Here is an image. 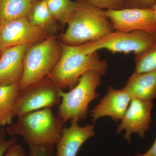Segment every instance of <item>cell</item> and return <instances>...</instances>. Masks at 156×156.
I'll use <instances>...</instances> for the list:
<instances>
[{"label": "cell", "instance_id": "6da1fadb", "mask_svg": "<svg viewBox=\"0 0 156 156\" xmlns=\"http://www.w3.org/2000/svg\"><path fill=\"white\" fill-rule=\"evenodd\" d=\"M60 43L62 53L59 61L46 77L59 89H72L82 75L88 71H95L101 76L105 73L107 62L101 59L97 52L88 53L83 44L71 46Z\"/></svg>", "mask_w": 156, "mask_h": 156}, {"label": "cell", "instance_id": "7a4b0ae2", "mask_svg": "<svg viewBox=\"0 0 156 156\" xmlns=\"http://www.w3.org/2000/svg\"><path fill=\"white\" fill-rule=\"evenodd\" d=\"M6 128L11 136L19 135L29 146L54 145L61 137L65 123L51 108L27 113L17 117Z\"/></svg>", "mask_w": 156, "mask_h": 156}, {"label": "cell", "instance_id": "3957f363", "mask_svg": "<svg viewBox=\"0 0 156 156\" xmlns=\"http://www.w3.org/2000/svg\"><path fill=\"white\" fill-rule=\"evenodd\" d=\"M77 2V7L68 21L67 28L60 36L62 43L79 46L99 40L114 31L103 10L84 0Z\"/></svg>", "mask_w": 156, "mask_h": 156}, {"label": "cell", "instance_id": "277c9868", "mask_svg": "<svg viewBox=\"0 0 156 156\" xmlns=\"http://www.w3.org/2000/svg\"><path fill=\"white\" fill-rule=\"evenodd\" d=\"M61 53V43L54 35L29 46L23 57L20 91L47 77L56 66Z\"/></svg>", "mask_w": 156, "mask_h": 156}, {"label": "cell", "instance_id": "5b68a950", "mask_svg": "<svg viewBox=\"0 0 156 156\" xmlns=\"http://www.w3.org/2000/svg\"><path fill=\"white\" fill-rule=\"evenodd\" d=\"M101 76L95 71H88L69 92L60 90L58 116L64 123L69 120L79 122L87 118L89 103L99 96L96 89L101 83Z\"/></svg>", "mask_w": 156, "mask_h": 156}, {"label": "cell", "instance_id": "8992f818", "mask_svg": "<svg viewBox=\"0 0 156 156\" xmlns=\"http://www.w3.org/2000/svg\"><path fill=\"white\" fill-rule=\"evenodd\" d=\"M155 44L156 33L136 30L129 32L114 31L99 40L83 45L89 53L105 49L113 53H133L136 55L146 51Z\"/></svg>", "mask_w": 156, "mask_h": 156}, {"label": "cell", "instance_id": "52a82bcc", "mask_svg": "<svg viewBox=\"0 0 156 156\" xmlns=\"http://www.w3.org/2000/svg\"><path fill=\"white\" fill-rule=\"evenodd\" d=\"M61 90L53 81L46 78L20 90L14 104L15 117L59 104Z\"/></svg>", "mask_w": 156, "mask_h": 156}, {"label": "cell", "instance_id": "ba28073f", "mask_svg": "<svg viewBox=\"0 0 156 156\" xmlns=\"http://www.w3.org/2000/svg\"><path fill=\"white\" fill-rule=\"evenodd\" d=\"M50 35L34 26L26 17L0 23V50L14 46H30L47 38Z\"/></svg>", "mask_w": 156, "mask_h": 156}, {"label": "cell", "instance_id": "9c48e42d", "mask_svg": "<svg viewBox=\"0 0 156 156\" xmlns=\"http://www.w3.org/2000/svg\"><path fill=\"white\" fill-rule=\"evenodd\" d=\"M104 14L111 23L114 31L143 30L156 33V19L152 9H126L105 10Z\"/></svg>", "mask_w": 156, "mask_h": 156}, {"label": "cell", "instance_id": "30bf717a", "mask_svg": "<svg viewBox=\"0 0 156 156\" xmlns=\"http://www.w3.org/2000/svg\"><path fill=\"white\" fill-rule=\"evenodd\" d=\"M154 106L153 101L132 98L125 115L117 127V133L126 131L124 138L129 143L131 142V135L134 133L138 134L140 138H144L151 123V112Z\"/></svg>", "mask_w": 156, "mask_h": 156}, {"label": "cell", "instance_id": "8fae6325", "mask_svg": "<svg viewBox=\"0 0 156 156\" xmlns=\"http://www.w3.org/2000/svg\"><path fill=\"white\" fill-rule=\"evenodd\" d=\"M132 97L125 88L115 89L111 87L106 95L90 112L92 122L95 123L100 118L110 117L117 122L122 120L131 102Z\"/></svg>", "mask_w": 156, "mask_h": 156}, {"label": "cell", "instance_id": "7c38bea8", "mask_svg": "<svg viewBox=\"0 0 156 156\" xmlns=\"http://www.w3.org/2000/svg\"><path fill=\"white\" fill-rule=\"evenodd\" d=\"M95 135L93 125L87 124L83 127L71 121L69 127L63 128L61 137L56 144V156H76L84 143Z\"/></svg>", "mask_w": 156, "mask_h": 156}, {"label": "cell", "instance_id": "4fadbf2b", "mask_svg": "<svg viewBox=\"0 0 156 156\" xmlns=\"http://www.w3.org/2000/svg\"><path fill=\"white\" fill-rule=\"evenodd\" d=\"M29 46L6 48L0 54V86L19 84L23 73V60Z\"/></svg>", "mask_w": 156, "mask_h": 156}, {"label": "cell", "instance_id": "5bb4252c", "mask_svg": "<svg viewBox=\"0 0 156 156\" xmlns=\"http://www.w3.org/2000/svg\"><path fill=\"white\" fill-rule=\"evenodd\" d=\"M124 88L132 98L152 101L156 98V69L139 74H132Z\"/></svg>", "mask_w": 156, "mask_h": 156}, {"label": "cell", "instance_id": "9a60e30c", "mask_svg": "<svg viewBox=\"0 0 156 156\" xmlns=\"http://www.w3.org/2000/svg\"><path fill=\"white\" fill-rule=\"evenodd\" d=\"M20 91L19 84L0 86V128L13 124L14 104Z\"/></svg>", "mask_w": 156, "mask_h": 156}, {"label": "cell", "instance_id": "2e32d148", "mask_svg": "<svg viewBox=\"0 0 156 156\" xmlns=\"http://www.w3.org/2000/svg\"><path fill=\"white\" fill-rule=\"evenodd\" d=\"M27 19L32 25L46 31L50 35L58 31L59 26L49 9L45 0L34 3Z\"/></svg>", "mask_w": 156, "mask_h": 156}, {"label": "cell", "instance_id": "e0dca14e", "mask_svg": "<svg viewBox=\"0 0 156 156\" xmlns=\"http://www.w3.org/2000/svg\"><path fill=\"white\" fill-rule=\"evenodd\" d=\"M35 0H0V23L27 18Z\"/></svg>", "mask_w": 156, "mask_h": 156}, {"label": "cell", "instance_id": "ac0fdd59", "mask_svg": "<svg viewBox=\"0 0 156 156\" xmlns=\"http://www.w3.org/2000/svg\"><path fill=\"white\" fill-rule=\"evenodd\" d=\"M48 9L54 19L64 26L77 7V2L72 0H45Z\"/></svg>", "mask_w": 156, "mask_h": 156}, {"label": "cell", "instance_id": "d6986e66", "mask_svg": "<svg viewBox=\"0 0 156 156\" xmlns=\"http://www.w3.org/2000/svg\"><path fill=\"white\" fill-rule=\"evenodd\" d=\"M135 69L133 73H143L156 69V44L146 51L135 55Z\"/></svg>", "mask_w": 156, "mask_h": 156}, {"label": "cell", "instance_id": "ffe728a7", "mask_svg": "<svg viewBox=\"0 0 156 156\" xmlns=\"http://www.w3.org/2000/svg\"><path fill=\"white\" fill-rule=\"evenodd\" d=\"M101 9L119 10L126 9L127 6L126 0H84Z\"/></svg>", "mask_w": 156, "mask_h": 156}, {"label": "cell", "instance_id": "44dd1931", "mask_svg": "<svg viewBox=\"0 0 156 156\" xmlns=\"http://www.w3.org/2000/svg\"><path fill=\"white\" fill-rule=\"evenodd\" d=\"M53 145L29 146L28 156H54Z\"/></svg>", "mask_w": 156, "mask_h": 156}, {"label": "cell", "instance_id": "7402d4cb", "mask_svg": "<svg viewBox=\"0 0 156 156\" xmlns=\"http://www.w3.org/2000/svg\"><path fill=\"white\" fill-rule=\"evenodd\" d=\"M7 134L6 129L0 128V156H4L7 150L17 142V139L15 136L10 139H6Z\"/></svg>", "mask_w": 156, "mask_h": 156}, {"label": "cell", "instance_id": "603a6c76", "mask_svg": "<svg viewBox=\"0 0 156 156\" xmlns=\"http://www.w3.org/2000/svg\"><path fill=\"white\" fill-rule=\"evenodd\" d=\"M126 8L130 9H152L156 0H126Z\"/></svg>", "mask_w": 156, "mask_h": 156}, {"label": "cell", "instance_id": "cb8c5ba5", "mask_svg": "<svg viewBox=\"0 0 156 156\" xmlns=\"http://www.w3.org/2000/svg\"><path fill=\"white\" fill-rule=\"evenodd\" d=\"M3 156H27L22 145L17 143L11 146Z\"/></svg>", "mask_w": 156, "mask_h": 156}, {"label": "cell", "instance_id": "d4e9b609", "mask_svg": "<svg viewBox=\"0 0 156 156\" xmlns=\"http://www.w3.org/2000/svg\"><path fill=\"white\" fill-rule=\"evenodd\" d=\"M134 156H156V136L155 139L151 147L143 154H138Z\"/></svg>", "mask_w": 156, "mask_h": 156}, {"label": "cell", "instance_id": "484cf974", "mask_svg": "<svg viewBox=\"0 0 156 156\" xmlns=\"http://www.w3.org/2000/svg\"><path fill=\"white\" fill-rule=\"evenodd\" d=\"M152 9L154 11V13L156 19V2L155 4L154 5V6L153 8H152Z\"/></svg>", "mask_w": 156, "mask_h": 156}, {"label": "cell", "instance_id": "4316f807", "mask_svg": "<svg viewBox=\"0 0 156 156\" xmlns=\"http://www.w3.org/2000/svg\"><path fill=\"white\" fill-rule=\"evenodd\" d=\"M1 50H0V54H1Z\"/></svg>", "mask_w": 156, "mask_h": 156}]
</instances>
